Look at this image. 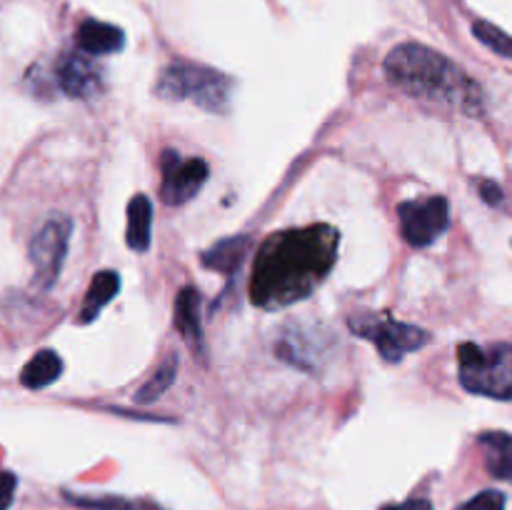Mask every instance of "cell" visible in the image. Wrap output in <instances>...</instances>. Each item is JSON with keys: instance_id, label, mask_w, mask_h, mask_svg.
Instances as JSON below:
<instances>
[{"instance_id": "1", "label": "cell", "mask_w": 512, "mask_h": 510, "mask_svg": "<svg viewBox=\"0 0 512 510\" xmlns=\"http://www.w3.org/2000/svg\"><path fill=\"white\" fill-rule=\"evenodd\" d=\"M340 233L333 225H308L263 240L250 275V300L258 308H288L308 298L338 260Z\"/></svg>"}, {"instance_id": "2", "label": "cell", "mask_w": 512, "mask_h": 510, "mask_svg": "<svg viewBox=\"0 0 512 510\" xmlns=\"http://www.w3.org/2000/svg\"><path fill=\"white\" fill-rule=\"evenodd\" d=\"M385 73L390 83L410 98L470 115L483 108V93L468 73L428 45L405 43L393 48L385 58Z\"/></svg>"}, {"instance_id": "3", "label": "cell", "mask_w": 512, "mask_h": 510, "mask_svg": "<svg viewBox=\"0 0 512 510\" xmlns=\"http://www.w3.org/2000/svg\"><path fill=\"white\" fill-rule=\"evenodd\" d=\"M230 78L205 65L170 63L155 83V93L165 100H193L210 113H223L230 103Z\"/></svg>"}, {"instance_id": "4", "label": "cell", "mask_w": 512, "mask_h": 510, "mask_svg": "<svg viewBox=\"0 0 512 510\" xmlns=\"http://www.w3.org/2000/svg\"><path fill=\"white\" fill-rule=\"evenodd\" d=\"M458 365L465 390L495 400H512V343L488 348L463 343L458 348Z\"/></svg>"}, {"instance_id": "5", "label": "cell", "mask_w": 512, "mask_h": 510, "mask_svg": "<svg viewBox=\"0 0 512 510\" xmlns=\"http://www.w3.org/2000/svg\"><path fill=\"white\" fill-rule=\"evenodd\" d=\"M70 233H73V223L65 215H55V218L45 220L43 228L35 233L30 240V263L35 270V285L43 290L53 288L58 280L60 270H63L65 255H68Z\"/></svg>"}, {"instance_id": "6", "label": "cell", "mask_w": 512, "mask_h": 510, "mask_svg": "<svg viewBox=\"0 0 512 510\" xmlns=\"http://www.w3.org/2000/svg\"><path fill=\"white\" fill-rule=\"evenodd\" d=\"M350 328L368 338L388 363H400L405 353L420 350L430 340V335L423 328H415V325L400 323L393 318H353Z\"/></svg>"}, {"instance_id": "7", "label": "cell", "mask_w": 512, "mask_h": 510, "mask_svg": "<svg viewBox=\"0 0 512 510\" xmlns=\"http://www.w3.org/2000/svg\"><path fill=\"white\" fill-rule=\"evenodd\" d=\"M398 220L403 238L413 248H428L448 228L450 205L443 195L405 200V203L398 205Z\"/></svg>"}, {"instance_id": "8", "label": "cell", "mask_w": 512, "mask_h": 510, "mask_svg": "<svg viewBox=\"0 0 512 510\" xmlns=\"http://www.w3.org/2000/svg\"><path fill=\"white\" fill-rule=\"evenodd\" d=\"M160 170H163L160 198L168 205H183L193 200L208 180V163L203 158H183L175 150H165L160 158Z\"/></svg>"}, {"instance_id": "9", "label": "cell", "mask_w": 512, "mask_h": 510, "mask_svg": "<svg viewBox=\"0 0 512 510\" xmlns=\"http://www.w3.org/2000/svg\"><path fill=\"white\" fill-rule=\"evenodd\" d=\"M55 80L68 98H93L100 90V70L88 53H65L55 65Z\"/></svg>"}, {"instance_id": "10", "label": "cell", "mask_w": 512, "mask_h": 510, "mask_svg": "<svg viewBox=\"0 0 512 510\" xmlns=\"http://www.w3.org/2000/svg\"><path fill=\"white\" fill-rule=\"evenodd\" d=\"M175 328L185 343L198 353L203 350V325H200V293L193 285H185L175 298Z\"/></svg>"}, {"instance_id": "11", "label": "cell", "mask_w": 512, "mask_h": 510, "mask_svg": "<svg viewBox=\"0 0 512 510\" xmlns=\"http://www.w3.org/2000/svg\"><path fill=\"white\" fill-rule=\"evenodd\" d=\"M78 48L88 55H110L123 50L125 33L118 25L100 23V20H85L78 28Z\"/></svg>"}, {"instance_id": "12", "label": "cell", "mask_w": 512, "mask_h": 510, "mask_svg": "<svg viewBox=\"0 0 512 510\" xmlns=\"http://www.w3.org/2000/svg\"><path fill=\"white\" fill-rule=\"evenodd\" d=\"M478 445L483 450L488 473L498 480H512V435L503 430H490L480 435Z\"/></svg>"}, {"instance_id": "13", "label": "cell", "mask_w": 512, "mask_h": 510, "mask_svg": "<svg viewBox=\"0 0 512 510\" xmlns=\"http://www.w3.org/2000/svg\"><path fill=\"white\" fill-rule=\"evenodd\" d=\"M118 290L120 275L115 270H100V273H95L93 283H90L88 293H85L83 308H80V323H90V320L98 318L100 310L115 298Z\"/></svg>"}, {"instance_id": "14", "label": "cell", "mask_w": 512, "mask_h": 510, "mask_svg": "<svg viewBox=\"0 0 512 510\" xmlns=\"http://www.w3.org/2000/svg\"><path fill=\"white\" fill-rule=\"evenodd\" d=\"M150 228H153V203L148 195H135L128 205V245L135 253H145L150 248Z\"/></svg>"}, {"instance_id": "15", "label": "cell", "mask_w": 512, "mask_h": 510, "mask_svg": "<svg viewBox=\"0 0 512 510\" xmlns=\"http://www.w3.org/2000/svg\"><path fill=\"white\" fill-rule=\"evenodd\" d=\"M63 373V360L55 350H40L30 358V363L25 365L23 373H20V383L30 390L48 388L50 383L60 378Z\"/></svg>"}, {"instance_id": "16", "label": "cell", "mask_w": 512, "mask_h": 510, "mask_svg": "<svg viewBox=\"0 0 512 510\" xmlns=\"http://www.w3.org/2000/svg\"><path fill=\"white\" fill-rule=\"evenodd\" d=\"M245 248H248V240L245 238H230L218 243L215 248H210L208 253L203 255V263L213 270H223V273H233L235 268L243 260Z\"/></svg>"}, {"instance_id": "17", "label": "cell", "mask_w": 512, "mask_h": 510, "mask_svg": "<svg viewBox=\"0 0 512 510\" xmlns=\"http://www.w3.org/2000/svg\"><path fill=\"white\" fill-rule=\"evenodd\" d=\"M175 375H178V358H175V355L170 353L168 358L163 360V365H160V368L155 370L153 378H150L148 383H145L143 388L138 390L135 400H138V403H153V400L158 398V395H163L165 390H168L170 385H173Z\"/></svg>"}, {"instance_id": "18", "label": "cell", "mask_w": 512, "mask_h": 510, "mask_svg": "<svg viewBox=\"0 0 512 510\" xmlns=\"http://www.w3.org/2000/svg\"><path fill=\"white\" fill-rule=\"evenodd\" d=\"M473 33L485 48L503 55V58H512V35L505 33V30H500L498 25L488 23V20H478V23L473 25Z\"/></svg>"}, {"instance_id": "19", "label": "cell", "mask_w": 512, "mask_h": 510, "mask_svg": "<svg viewBox=\"0 0 512 510\" xmlns=\"http://www.w3.org/2000/svg\"><path fill=\"white\" fill-rule=\"evenodd\" d=\"M458 510H505V495L500 490H483Z\"/></svg>"}, {"instance_id": "20", "label": "cell", "mask_w": 512, "mask_h": 510, "mask_svg": "<svg viewBox=\"0 0 512 510\" xmlns=\"http://www.w3.org/2000/svg\"><path fill=\"white\" fill-rule=\"evenodd\" d=\"M15 475L13 473H0V510H8L10 503H13L15 493Z\"/></svg>"}, {"instance_id": "21", "label": "cell", "mask_w": 512, "mask_h": 510, "mask_svg": "<svg viewBox=\"0 0 512 510\" xmlns=\"http://www.w3.org/2000/svg\"><path fill=\"white\" fill-rule=\"evenodd\" d=\"M480 193H483V198L488 200L490 205H498L500 200H503V190L498 188V183H493V180H480Z\"/></svg>"}, {"instance_id": "22", "label": "cell", "mask_w": 512, "mask_h": 510, "mask_svg": "<svg viewBox=\"0 0 512 510\" xmlns=\"http://www.w3.org/2000/svg\"><path fill=\"white\" fill-rule=\"evenodd\" d=\"M383 510H433V505H430V500H423V498H413V500H408V503H395V505H385Z\"/></svg>"}]
</instances>
